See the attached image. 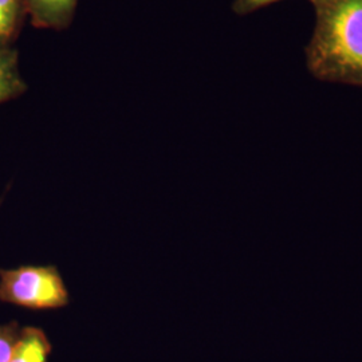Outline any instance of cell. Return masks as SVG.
Segmentation results:
<instances>
[{
  "mask_svg": "<svg viewBox=\"0 0 362 362\" xmlns=\"http://www.w3.org/2000/svg\"><path fill=\"white\" fill-rule=\"evenodd\" d=\"M27 16L35 28L64 31L71 26L78 0H25Z\"/></svg>",
  "mask_w": 362,
  "mask_h": 362,
  "instance_id": "3",
  "label": "cell"
},
{
  "mask_svg": "<svg viewBox=\"0 0 362 362\" xmlns=\"http://www.w3.org/2000/svg\"><path fill=\"white\" fill-rule=\"evenodd\" d=\"M21 325L16 321L0 325V362H10L21 336Z\"/></svg>",
  "mask_w": 362,
  "mask_h": 362,
  "instance_id": "7",
  "label": "cell"
},
{
  "mask_svg": "<svg viewBox=\"0 0 362 362\" xmlns=\"http://www.w3.org/2000/svg\"><path fill=\"white\" fill-rule=\"evenodd\" d=\"M27 91L15 46H0V104L13 101Z\"/></svg>",
  "mask_w": 362,
  "mask_h": 362,
  "instance_id": "4",
  "label": "cell"
},
{
  "mask_svg": "<svg viewBox=\"0 0 362 362\" xmlns=\"http://www.w3.org/2000/svg\"><path fill=\"white\" fill-rule=\"evenodd\" d=\"M315 26L306 47L313 77L362 89V0H308Z\"/></svg>",
  "mask_w": 362,
  "mask_h": 362,
  "instance_id": "1",
  "label": "cell"
},
{
  "mask_svg": "<svg viewBox=\"0 0 362 362\" xmlns=\"http://www.w3.org/2000/svg\"><path fill=\"white\" fill-rule=\"evenodd\" d=\"M52 349V342L43 329L25 326L10 362H49Z\"/></svg>",
  "mask_w": 362,
  "mask_h": 362,
  "instance_id": "5",
  "label": "cell"
},
{
  "mask_svg": "<svg viewBox=\"0 0 362 362\" xmlns=\"http://www.w3.org/2000/svg\"><path fill=\"white\" fill-rule=\"evenodd\" d=\"M26 18L25 0H0V46H13Z\"/></svg>",
  "mask_w": 362,
  "mask_h": 362,
  "instance_id": "6",
  "label": "cell"
},
{
  "mask_svg": "<svg viewBox=\"0 0 362 362\" xmlns=\"http://www.w3.org/2000/svg\"><path fill=\"white\" fill-rule=\"evenodd\" d=\"M0 300L30 310H52L70 302L64 278L55 266L0 269Z\"/></svg>",
  "mask_w": 362,
  "mask_h": 362,
  "instance_id": "2",
  "label": "cell"
},
{
  "mask_svg": "<svg viewBox=\"0 0 362 362\" xmlns=\"http://www.w3.org/2000/svg\"><path fill=\"white\" fill-rule=\"evenodd\" d=\"M279 1H284V0H235L233 3V11L239 16H245V15L257 13L259 10Z\"/></svg>",
  "mask_w": 362,
  "mask_h": 362,
  "instance_id": "8",
  "label": "cell"
}]
</instances>
